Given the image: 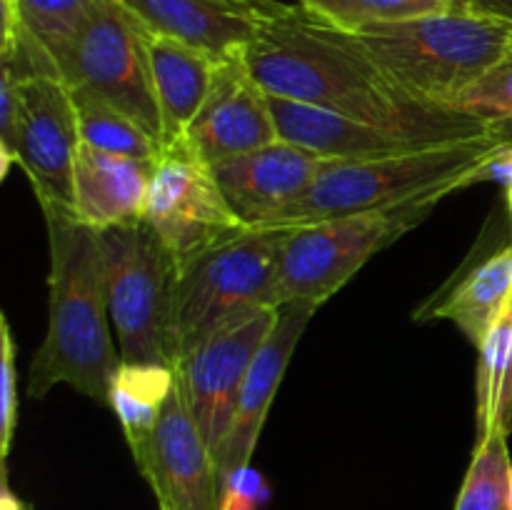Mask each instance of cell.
Returning <instances> with one entry per match:
<instances>
[{
	"label": "cell",
	"mask_w": 512,
	"mask_h": 510,
	"mask_svg": "<svg viewBox=\"0 0 512 510\" xmlns=\"http://www.w3.org/2000/svg\"><path fill=\"white\" fill-rule=\"evenodd\" d=\"M243 60L268 95L318 105L420 145L488 133V123L475 115L415 98L358 35L325 25L288 0L270 3Z\"/></svg>",
	"instance_id": "6da1fadb"
},
{
	"label": "cell",
	"mask_w": 512,
	"mask_h": 510,
	"mask_svg": "<svg viewBox=\"0 0 512 510\" xmlns=\"http://www.w3.org/2000/svg\"><path fill=\"white\" fill-rule=\"evenodd\" d=\"M48 225V330L28 368L30 398H45L65 383L108 405L110 383L123 358L110 333L105 263L98 230L73 210L45 205Z\"/></svg>",
	"instance_id": "7a4b0ae2"
},
{
	"label": "cell",
	"mask_w": 512,
	"mask_h": 510,
	"mask_svg": "<svg viewBox=\"0 0 512 510\" xmlns=\"http://www.w3.org/2000/svg\"><path fill=\"white\" fill-rule=\"evenodd\" d=\"M285 233L243 228L175 268L163 330L170 368L235 315L263 305L278 308L275 288Z\"/></svg>",
	"instance_id": "3957f363"
},
{
	"label": "cell",
	"mask_w": 512,
	"mask_h": 510,
	"mask_svg": "<svg viewBox=\"0 0 512 510\" xmlns=\"http://www.w3.org/2000/svg\"><path fill=\"white\" fill-rule=\"evenodd\" d=\"M500 148L503 145L485 133L385 158L328 160L308 193L273 228H303L340 215L410 203L433 193L465 190L470 173Z\"/></svg>",
	"instance_id": "277c9868"
},
{
	"label": "cell",
	"mask_w": 512,
	"mask_h": 510,
	"mask_svg": "<svg viewBox=\"0 0 512 510\" xmlns=\"http://www.w3.org/2000/svg\"><path fill=\"white\" fill-rule=\"evenodd\" d=\"M355 35L405 90L445 108H455L512 50V23L478 10H445Z\"/></svg>",
	"instance_id": "5b68a950"
},
{
	"label": "cell",
	"mask_w": 512,
	"mask_h": 510,
	"mask_svg": "<svg viewBox=\"0 0 512 510\" xmlns=\"http://www.w3.org/2000/svg\"><path fill=\"white\" fill-rule=\"evenodd\" d=\"M73 93L60 73L18 78L0 70V180L18 165L40 208L73 210V175L80 148Z\"/></svg>",
	"instance_id": "8992f818"
},
{
	"label": "cell",
	"mask_w": 512,
	"mask_h": 510,
	"mask_svg": "<svg viewBox=\"0 0 512 510\" xmlns=\"http://www.w3.org/2000/svg\"><path fill=\"white\" fill-rule=\"evenodd\" d=\"M443 193L415 198L410 203L365 210L355 215L320 220L290 228L280 248L275 303H325L338 293L373 255L403 238L410 228L428 218Z\"/></svg>",
	"instance_id": "52a82bcc"
},
{
	"label": "cell",
	"mask_w": 512,
	"mask_h": 510,
	"mask_svg": "<svg viewBox=\"0 0 512 510\" xmlns=\"http://www.w3.org/2000/svg\"><path fill=\"white\" fill-rule=\"evenodd\" d=\"M73 90H88L143 125L160 145L148 30L120 0H95L68 43L55 53Z\"/></svg>",
	"instance_id": "ba28073f"
},
{
	"label": "cell",
	"mask_w": 512,
	"mask_h": 510,
	"mask_svg": "<svg viewBox=\"0 0 512 510\" xmlns=\"http://www.w3.org/2000/svg\"><path fill=\"white\" fill-rule=\"evenodd\" d=\"M110 323L125 363H165L163 330L175 260L145 220L98 233Z\"/></svg>",
	"instance_id": "9c48e42d"
},
{
	"label": "cell",
	"mask_w": 512,
	"mask_h": 510,
	"mask_svg": "<svg viewBox=\"0 0 512 510\" xmlns=\"http://www.w3.org/2000/svg\"><path fill=\"white\" fill-rule=\"evenodd\" d=\"M278 320V308L245 310L200 340L178 365L175 388L210 450L223 443L250 363Z\"/></svg>",
	"instance_id": "30bf717a"
},
{
	"label": "cell",
	"mask_w": 512,
	"mask_h": 510,
	"mask_svg": "<svg viewBox=\"0 0 512 510\" xmlns=\"http://www.w3.org/2000/svg\"><path fill=\"white\" fill-rule=\"evenodd\" d=\"M145 223L160 235L175 265L245 228L225 200L213 168L185 148L160 150Z\"/></svg>",
	"instance_id": "8fae6325"
},
{
	"label": "cell",
	"mask_w": 512,
	"mask_h": 510,
	"mask_svg": "<svg viewBox=\"0 0 512 510\" xmlns=\"http://www.w3.org/2000/svg\"><path fill=\"white\" fill-rule=\"evenodd\" d=\"M133 458L153 488L158 510H223L213 450L190 418L178 388L165 400L148 443Z\"/></svg>",
	"instance_id": "7c38bea8"
},
{
	"label": "cell",
	"mask_w": 512,
	"mask_h": 510,
	"mask_svg": "<svg viewBox=\"0 0 512 510\" xmlns=\"http://www.w3.org/2000/svg\"><path fill=\"white\" fill-rule=\"evenodd\" d=\"M275 140L280 135L268 90L250 75L243 58H233L215 65L208 95L178 148L203 163L218 165Z\"/></svg>",
	"instance_id": "4fadbf2b"
},
{
	"label": "cell",
	"mask_w": 512,
	"mask_h": 510,
	"mask_svg": "<svg viewBox=\"0 0 512 510\" xmlns=\"http://www.w3.org/2000/svg\"><path fill=\"white\" fill-rule=\"evenodd\" d=\"M328 160L288 140L210 165L245 228H273L310 190Z\"/></svg>",
	"instance_id": "5bb4252c"
},
{
	"label": "cell",
	"mask_w": 512,
	"mask_h": 510,
	"mask_svg": "<svg viewBox=\"0 0 512 510\" xmlns=\"http://www.w3.org/2000/svg\"><path fill=\"white\" fill-rule=\"evenodd\" d=\"M318 308L320 305L310 303V300L285 303L278 308V320L255 353L248 375H245L228 433H225L223 443L213 450L220 488L233 470L250 465V460H253L275 393H278L290 358H293L295 348H298L300 338H303L305 328H308L310 318Z\"/></svg>",
	"instance_id": "9a60e30c"
},
{
	"label": "cell",
	"mask_w": 512,
	"mask_h": 510,
	"mask_svg": "<svg viewBox=\"0 0 512 510\" xmlns=\"http://www.w3.org/2000/svg\"><path fill=\"white\" fill-rule=\"evenodd\" d=\"M150 33L215 60L243 58L275 0H120Z\"/></svg>",
	"instance_id": "2e32d148"
},
{
	"label": "cell",
	"mask_w": 512,
	"mask_h": 510,
	"mask_svg": "<svg viewBox=\"0 0 512 510\" xmlns=\"http://www.w3.org/2000/svg\"><path fill=\"white\" fill-rule=\"evenodd\" d=\"M155 160L105 153L80 143L73 175V213L88 228L103 230L145 220Z\"/></svg>",
	"instance_id": "e0dca14e"
},
{
	"label": "cell",
	"mask_w": 512,
	"mask_h": 510,
	"mask_svg": "<svg viewBox=\"0 0 512 510\" xmlns=\"http://www.w3.org/2000/svg\"><path fill=\"white\" fill-rule=\"evenodd\" d=\"M270 110H273L280 140L300 145L325 160L385 158V155L408 153L415 148H430L390 130L360 123L348 115L298 103V100L278 98V95H270Z\"/></svg>",
	"instance_id": "ac0fdd59"
},
{
	"label": "cell",
	"mask_w": 512,
	"mask_h": 510,
	"mask_svg": "<svg viewBox=\"0 0 512 510\" xmlns=\"http://www.w3.org/2000/svg\"><path fill=\"white\" fill-rule=\"evenodd\" d=\"M148 53L160 110V150L178 148L208 95L220 60L150 30Z\"/></svg>",
	"instance_id": "d6986e66"
},
{
	"label": "cell",
	"mask_w": 512,
	"mask_h": 510,
	"mask_svg": "<svg viewBox=\"0 0 512 510\" xmlns=\"http://www.w3.org/2000/svg\"><path fill=\"white\" fill-rule=\"evenodd\" d=\"M512 298V243L475 265L448 295L435 305L433 318L450 320L480 348Z\"/></svg>",
	"instance_id": "ffe728a7"
},
{
	"label": "cell",
	"mask_w": 512,
	"mask_h": 510,
	"mask_svg": "<svg viewBox=\"0 0 512 510\" xmlns=\"http://www.w3.org/2000/svg\"><path fill=\"white\" fill-rule=\"evenodd\" d=\"M478 350V433H512V298Z\"/></svg>",
	"instance_id": "44dd1931"
},
{
	"label": "cell",
	"mask_w": 512,
	"mask_h": 510,
	"mask_svg": "<svg viewBox=\"0 0 512 510\" xmlns=\"http://www.w3.org/2000/svg\"><path fill=\"white\" fill-rule=\"evenodd\" d=\"M75 113H78L80 140L105 153L128 155L138 160H158L160 145L143 125L115 108L113 103L88 90H73Z\"/></svg>",
	"instance_id": "7402d4cb"
},
{
	"label": "cell",
	"mask_w": 512,
	"mask_h": 510,
	"mask_svg": "<svg viewBox=\"0 0 512 510\" xmlns=\"http://www.w3.org/2000/svg\"><path fill=\"white\" fill-rule=\"evenodd\" d=\"M505 430L478 433L453 510H510V450Z\"/></svg>",
	"instance_id": "603a6c76"
},
{
	"label": "cell",
	"mask_w": 512,
	"mask_h": 510,
	"mask_svg": "<svg viewBox=\"0 0 512 510\" xmlns=\"http://www.w3.org/2000/svg\"><path fill=\"white\" fill-rule=\"evenodd\" d=\"M300 8L343 33H363L375 25L403 23L455 10L448 0H298Z\"/></svg>",
	"instance_id": "cb8c5ba5"
},
{
	"label": "cell",
	"mask_w": 512,
	"mask_h": 510,
	"mask_svg": "<svg viewBox=\"0 0 512 510\" xmlns=\"http://www.w3.org/2000/svg\"><path fill=\"white\" fill-rule=\"evenodd\" d=\"M93 3L95 0H18V13L55 58L83 23Z\"/></svg>",
	"instance_id": "d4e9b609"
},
{
	"label": "cell",
	"mask_w": 512,
	"mask_h": 510,
	"mask_svg": "<svg viewBox=\"0 0 512 510\" xmlns=\"http://www.w3.org/2000/svg\"><path fill=\"white\" fill-rule=\"evenodd\" d=\"M455 110L475 115L488 125L512 118V50L460 95Z\"/></svg>",
	"instance_id": "484cf974"
},
{
	"label": "cell",
	"mask_w": 512,
	"mask_h": 510,
	"mask_svg": "<svg viewBox=\"0 0 512 510\" xmlns=\"http://www.w3.org/2000/svg\"><path fill=\"white\" fill-rule=\"evenodd\" d=\"M15 353H18V345H15L13 330H10L5 313H0V460L3 463H8L20 415Z\"/></svg>",
	"instance_id": "4316f807"
},
{
	"label": "cell",
	"mask_w": 512,
	"mask_h": 510,
	"mask_svg": "<svg viewBox=\"0 0 512 510\" xmlns=\"http://www.w3.org/2000/svg\"><path fill=\"white\" fill-rule=\"evenodd\" d=\"M478 183H500L503 185L505 203H508V213L512 220V145H505V148H500L498 153L490 155L485 163H480L478 168L470 173L465 188H470V185H478Z\"/></svg>",
	"instance_id": "83f0119b"
},
{
	"label": "cell",
	"mask_w": 512,
	"mask_h": 510,
	"mask_svg": "<svg viewBox=\"0 0 512 510\" xmlns=\"http://www.w3.org/2000/svg\"><path fill=\"white\" fill-rule=\"evenodd\" d=\"M0 510H33L13 488H10L8 465L5 463L3 470H0Z\"/></svg>",
	"instance_id": "f1b7e54d"
},
{
	"label": "cell",
	"mask_w": 512,
	"mask_h": 510,
	"mask_svg": "<svg viewBox=\"0 0 512 510\" xmlns=\"http://www.w3.org/2000/svg\"><path fill=\"white\" fill-rule=\"evenodd\" d=\"M260 500L235 488H223V510H260Z\"/></svg>",
	"instance_id": "f546056e"
},
{
	"label": "cell",
	"mask_w": 512,
	"mask_h": 510,
	"mask_svg": "<svg viewBox=\"0 0 512 510\" xmlns=\"http://www.w3.org/2000/svg\"><path fill=\"white\" fill-rule=\"evenodd\" d=\"M475 3H478L480 13L495 15V18L512 23V0H475Z\"/></svg>",
	"instance_id": "4dcf8cb0"
},
{
	"label": "cell",
	"mask_w": 512,
	"mask_h": 510,
	"mask_svg": "<svg viewBox=\"0 0 512 510\" xmlns=\"http://www.w3.org/2000/svg\"><path fill=\"white\" fill-rule=\"evenodd\" d=\"M488 135L490 138L498 140L500 145H512V118L505 120H495V123L488 125Z\"/></svg>",
	"instance_id": "1f68e13d"
},
{
	"label": "cell",
	"mask_w": 512,
	"mask_h": 510,
	"mask_svg": "<svg viewBox=\"0 0 512 510\" xmlns=\"http://www.w3.org/2000/svg\"><path fill=\"white\" fill-rule=\"evenodd\" d=\"M448 3L453 5L455 10H478V3H475V0H448Z\"/></svg>",
	"instance_id": "d6a6232c"
},
{
	"label": "cell",
	"mask_w": 512,
	"mask_h": 510,
	"mask_svg": "<svg viewBox=\"0 0 512 510\" xmlns=\"http://www.w3.org/2000/svg\"><path fill=\"white\" fill-rule=\"evenodd\" d=\"M510 510H512V470H510Z\"/></svg>",
	"instance_id": "836d02e7"
}]
</instances>
